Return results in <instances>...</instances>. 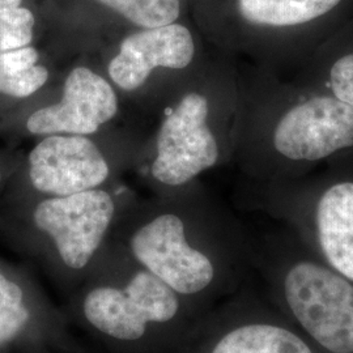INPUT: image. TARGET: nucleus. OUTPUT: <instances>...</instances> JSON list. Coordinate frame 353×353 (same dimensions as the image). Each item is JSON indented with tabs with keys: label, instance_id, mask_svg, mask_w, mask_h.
<instances>
[{
	"label": "nucleus",
	"instance_id": "nucleus-1",
	"mask_svg": "<svg viewBox=\"0 0 353 353\" xmlns=\"http://www.w3.org/2000/svg\"><path fill=\"white\" fill-rule=\"evenodd\" d=\"M240 131L245 165L284 181L353 150V108L255 67L243 90Z\"/></svg>",
	"mask_w": 353,
	"mask_h": 353
},
{
	"label": "nucleus",
	"instance_id": "nucleus-2",
	"mask_svg": "<svg viewBox=\"0 0 353 353\" xmlns=\"http://www.w3.org/2000/svg\"><path fill=\"white\" fill-rule=\"evenodd\" d=\"M345 0H236L241 20L261 36L254 46L256 67L290 79L325 42L314 33Z\"/></svg>",
	"mask_w": 353,
	"mask_h": 353
},
{
	"label": "nucleus",
	"instance_id": "nucleus-3",
	"mask_svg": "<svg viewBox=\"0 0 353 353\" xmlns=\"http://www.w3.org/2000/svg\"><path fill=\"white\" fill-rule=\"evenodd\" d=\"M214 100L204 89L188 90L168 114L157 137L152 176L166 186H182L223 159Z\"/></svg>",
	"mask_w": 353,
	"mask_h": 353
},
{
	"label": "nucleus",
	"instance_id": "nucleus-4",
	"mask_svg": "<svg viewBox=\"0 0 353 353\" xmlns=\"http://www.w3.org/2000/svg\"><path fill=\"white\" fill-rule=\"evenodd\" d=\"M285 297L303 328L332 353H353V285L323 265L300 262L285 276Z\"/></svg>",
	"mask_w": 353,
	"mask_h": 353
},
{
	"label": "nucleus",
	"instance_id": "nucleus-5",
	"mask_svg": "<svg viewBox=\"0 0 353 353\" xmlns=\"http://www.w3.org/2000/svg\"><path fill=\"white\" fill-rule=\"evenodd\" d=\"M176 292L150 271H140L123 290L101 287L89 292L84 316L89 323L118 341H137L151 322H168L178 312Z\"/></svg>",
	"mask_w": 353,
	"mask_h": 353
},
{
	"label": "nucleus",
	"instance_id": "nucleus-6",
	"mask_svg": "<svg viewBox=\"0 0 353 353\" xmlns=\"http://www.w3.org/2000/svg\"><path fill=\"white\" fill-rule=\"evenodd\" d=\"M114 211L112 196L93 189L42 201L33 212V221L54 241L64 265L81 270L100 248Z\"/></svg>",
	"mask_w": 353,
	"mask_h": 353
},
{
	"label": "nucleus",
	"instance_id": "nucleus-7",
	"mask_svg": "<svg viewBox=\"0 0 353 353\" xmlns=\"http://www.w3.org/2000/svg\"><path fill=\"white\" fill-rule=\"evenodd\" d=\"M135 258L176 293L192 294L207 288L214 276L211 259L190 246L185 223L165 214L140 228L131 240Z\"/></svg>",
	"mask_w": 353,
	"mask_h": 353
},
{
	"label": "nucleus",
	"instance_id": "nucleus-8",
	"mask_svg": "<svg viewBox=\"0 0 353 353\" xmlns=\"http://www.w3.org/2000/svg\"><path fill=\"white\" fill-rule=\"evenodd\" d=\"M323 166L310 176L318 188L312 216L316 242L330 265L353 280V150Z\"/></svg>",
	"mask_w": 353,
	"mask_h": 353
},
{
	"label": "nucleus",
	"instance_id": "nucleus-9",
	"mask_svg": "<svg viewBox=\"0 0 353 353\" xmlns=\"http://www.w3.org/2000/svg\"><path fill=\"white\" fill-rule=\"evenodd\" d=\"M109 173L100 148L87 137L49 135L29 153L33 188L52 196L96 189Z\"/></svg>",
	"mask_w": 353,
	"mask_h": 353
},
{
	"label": "nucleus",
	"instance_id": "nucleus-10",
	"mask_svg": "<svg viewBox=\"0 0 353 353\" xmlns=\"http://www.w3.org/2000/svg\"><path fill=\"white\" fill-rule=\"evenodd\" d=\"M118 113L113 87L87 67H76L65 77L61 101L38 109L28 118L33 135L94 134Z\"/></svg>",
	"mask_w": 353,
	"mask_h": 353
},
{
	"label": "nucleus",
	"instance_id": "nucleus-11",
	"mask_svg": "<svg viewBox=\"0 0 353 353\" xmlns=\"http://www.w3.org/2000/svg\"><path fill=\"white\" fill-rule=\"evenodd\" d=\"M196 45L188 26L182 24L144 28L121 43L108 72L118 88H140L154 68L186 70L195 61Z\"/></svg>",
	"mask_w": 353,
	"mask_h": 353
},
{
	"label": "nucleus",
	"instance_id": "nucleus-12",
	"mask_svg": "<svg viewBox=\"0 0 353 353\" xmlns=\"http://www.w3.org/2000/svg\"><path fill=\"white\" fill-rule=\"evenodd\" d=\"M290 80L353 108V33L332 34Z\"/></svg>",
	"mask_w": 353,
	"mask_h": 353
},
{
	"label": "nucleus",
	"instance_id": "nucleus-13",
	"mask_svg": "<svg viewBox=\"0 0 353 353\" xmlns=\"http://www.w3.org/2000/svg\"><path fill=\"white\" fill-rule=\"evenodd\" d=\"M212 353H312L299 336L271 325H248L227 334Z\"/></svg>",
	"mask_w": 353,
	"mask_h": 353
},
{
	"label": "nucleus",
	"instance_id": "nucleus-14",
	"mask_svg": "<svg viewBox=\"0 0 353 353\" xmlns=\"http://www.w3.org/2000/svg\"><path fill=\"white\" fill-rule=\"evenodd\" d=\"M39 54L32 46L0 51V93L26 99L42 88L49 80V71L37 64Z\"/></svg>",
	"mask_w": 353,
	"mask_h": 353
},
{
	"label": "nucleus",
	"instance_id": "nucleus-15",
	"mask_svg": "<svg viewBox=\"0 0 353 353\" xmlns=\"http://www.w3.org/2000/svg\"><path fill=\"white\" fill-rule=\"evenodd\" d=\"M26 290L0 271V348L16 341L30 322Z\"/></svg>",
	"mask_w": 353,
	"mask_h": 353
},
{
	"label": "nucleus",
	"instance_id": "nucleus-16",
	"mask_svg": "<svg viewBox=\"0 0 353 353\" xmlns=\"http://www.w3.org/2000/svg\"><path fill=\"white\" fill-rule=\"evenodd\" d=\"M108 8L123 16L130 23L143 28L176 23L181 12V0H99Z\"/></svg>",
	"mask_w": 353,
	"mask_h": 353
},
{
	"label": "nucleus",
	"instance_id": "nucleus-17",
	"mask_svg": "<svg viewBox=\"0 0 353 353\" xmlns=\"http://www.w3.org/2000/svg\"><path fill=\"white\" fill-rule=\"evenodd\" d=\"M23 0H0V51L30 46L36 19Z\"/></svg>",
	"mask_w": 353,
	"mask_h": 353
},
{
	"label": "nucleus",
	"instance_id": "nucleus-18",
	"mask_svg": "<svg viewBox=\"0 0 353 353\" xmlns=\"http://www.w3.org/2000/svg\"><path fill=\"white\" fill-rule=\"evenodd\" d=\"M0 179H1V174H0Z\"/></svg>",
	"mask_w": 353,
	"mask_h": 353
}]
</instances>
